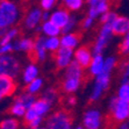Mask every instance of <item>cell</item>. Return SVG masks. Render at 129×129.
<instances>
[{
  "label": "cell",
  "mask_w": 129,
  "mask_h": 129,
  "mask_svg": "<svg viewBox=\"0 0 129 129\" xmlns=\"http://www.w3.org/2000/svg\"><path fill=\"white\" fill-rule=\"evenodd\" d=\"M127 117H129V101L120 98H113L109 105V112L105 116V127L115 128Z\"/></svg>",
  "instance_id": "1"
},
{
  "label": "cell",
  "mask_w": 129,
  "mask_h": 129,
  "mask_svg": "<svg viewBox=\"0 0 129 129\" xmlns=\"http://www.w3.org/2000/svg\"><path fill=\"white\" fill-rule=\"evenodd\" d=\"M75 120V115L71 111L68 109H60V111L55 112L47 120V127L48 128H70Z\"/></svg>",
  "instance_id": "2"
},
{
  "label": "cell",
  "mask_w": 129,
  "mask_h": 129,
  "mask_svg": "<svg viewBox=\"0 0 129 129\" xmlns=\"http://www.w3.org/2000/svg\"><path fill=\"white\" fill-rule=\"evenodd\" d=\"M18 18V8L9 0H0V27L12 26Z\"/></svg>",
  "instance_id": "3"
},
{
  "label": "cell",
  "mask_w": 129,
  "mask_h": 129,
  "mask_svg": "<svg viewBox=\"0 0 129 129\" xmlns=\"http://www.w3.org/2000/svg\"><path fill=\"white\" fill-rule=\"evenodd\" d=\"M20 71V63L11 56L0 57V73H5L11 77H16Z\"/></svg>",
  "instance_id": "4"
},
{
  "label": "cell",
  "mask_w": 129,
  "mask_h": 129,
  "mask_svg": "<svg viewBox=\"0 0 129 129\" xmlns=\"http://www.w3.org/2000/svg\"><path fill=\"white\" fill-rule=\"evenodd\" d=\"M16 90V84L13 80V77L5 73H0V94L1 96L12 95Z\"/></svg>",
  "instance_id": "5"
},
{
  "label": "cell",
  "mask_w": 129,
  "mask_h": 129,
  "mask_svg": "<svg viewBox=\"0 0 129 129\" xmlns=\"http://www.w3.org/2000/svg\"><path fill=\"white\" fill-rule=\"evenodd\" d=\"M72 55V51L70 48H66L63 47L60 49H56L55 50V54L52 55V57L56 60V65H57V69H62V68H65L70 62V57Z\"/></svg>",
  "instance_id": "6"
},
{
  "label": "cell",
  "mask_w": 129,
  "mask_h": 129,
  "mask_svg": "<svg viewBox=\"0 0 129 129\" xmlns=\"http://www.w3.org/2000/svg\"><path fill=\"white\" fill-rule=\"evenodd\" d=\"M76 58H77V62L80 64V66L84 70L90 68L91 64H92V56H91L90 47L86 44L83 45L81 48H79L76 51Z\"/></svg>",
  "instance_id": "7"
},
{
  "label": "cell",
  "mask_w": 129,
  "mask_h": 129,
  "mask_svg": "<svg viewBox=\"0 0 129 129\" xmlns=\"http://www.w3.org/2000/svg\"><path fill=\"white\" fill-rule=\"evenodd\" d=\"M129 31V19L124 16H116L112 23V33L116 36L124 35Z\"/></svg>",
  "instance_id": "8"
},
{
  "label": "cell",
  "mask_w": 129,
  "mask_h": 129,
  "mask_svg": "<svg viewBox=\"0 0 129 129\" xmlns=\"http://www.w3.org/2000/svg\"><path fill=\"white\" fill-rule=\"evenodd\" d=\"M69 13H68V9L66 8H60L58 12L54 13V14L51 15L50 18V21L52 22V23H55L57 27L59 28H64L68 24V22H69Z\"/></svg>",
  "instance_id": "9"
},
{
  "label": "cell",
  "mask_w": 129,
  "mask_h": 129,
  "mask_svg": "<svg viewBox=\"0 0 129 129\" xmlns=\"http://www.w3.org/2000/svg\"><path fill=\"white\" fill-rule=\"evenodd\" d=\"M100 123H101V120H100V114L96 111H91L87 112L84 116V126L86 128L90 129H94L100 127Z\"/></svg>",
  "instance_id": "10"
},
{
  "label": "cell",
  "mask_w": 129,
  "mask_h": 129,
  "mask_svg": "<svg viewBox=\"0 0 129 129\" xmlns=\"http://www.w3.org/2000/svg\"><path fill=\"white\" fill-rule=\"evenodd\" d=\"M83 68L80 66V64L77 60L71 62L69 65V68L66 69L65 77L66 78H80L83 77Z\"/></svg>",
  "instance_id": "11"
},
{
  "label": "cell",
  "mask_w": 129,
  "mask_h": 129,
  "mask_svg": "<svg viewBox=\"0 0 129 129\" xmlns=\"http://www.w3.org/2000/svg\"><path fill=\"white\" fill-rule=\"evenodd\" d=\"M81 37H83V34H81L80 31H77V33H73V34H69V35L64 36L63 39H62V45H63V47H66V48L72 49L79 41H80Z\"/></svg>",
  "instance_id": "12"
},
{
  "label": "cell",
  "mask_w": 129,
  "mask_h": 129,
  "mask_svg": "<svg viewBox=\"0 0 129 129\" xmlns=\"http://www.w3.org/2000/svg\"><path fill=\"white\" fill-rule=\"evenodd\" d=\"M80 80V78H65V80L62 84V88L65 93H72L78 88Z\"/></svg>",
  "instance_id": "13"
},
{
  "label": "cell",
  "mask_w": 129,
  "mask_h": 129,
  "mask_svg": "<svg viewBox=\"0 0 129 129\" xmlns=\"http://www.w3.org/2000/svg\"><path fill=\"white\" fill-rule=\"evenodd\" d=\"M50 105H51V102L49 101V100H47L45 98H41V99L36 100V101L33 104V106H31V107L35 109V112L39 115H42V114H44L45 112L49 109Z\"/></svg>",
  "instance_id": "14"
},
{
  "label": "cell",
  "mask_w": 129,
  "mask_h": 129,
  "mask_svg": "<svg viewBox=\"0 0 129 129\" xmlns=\"http://www.w3.org/2000/svg\"><path fill=\"white\" fill-rule=\"evenodd\" d=\"M41 16H42V13L39 9H35L33 12H30V14L26 19V26H27V28L33 29L36 24H37V22L41 20Z\"/></svg>",
  "instance_id": "15"
},
{
  "label": "cell",
  "mask_w": 129,
  "mask_h": 129,
  "mask_svg": "<svg viewBox=\"0 0 129 129\" xmlns=\"http://www.w3.org/2000/svg\"><path fill=\"white\" fill-rule=\"evenodd\" d=\"M45 47H47L45 39L41 37V36L37 34V40L34 42V48H35V50L37 51V54H39L40 60L44 59V57H45Z\"/></svg>",
  "instance_id": "16"
},
{
  "label": "cell",
  "mask_w": 129,
  "mask_h": 129,
  "mask_svg": "<svg viewBox=\"0 0 129 129\" xmlns=\"http://www.w3.org/2000/svg\"><path fill=\"white\" fill-rule=\"evenodd\" d=\"M102 68H104V60H102L101 56H100V54L95 55V58H94L92 64H91V75L92 76L99 75L100 72L102 71Z\"/></svg>",
  "instance_id": "17"
},
{
  "label": "cell",
  "mask_w": 129,
  "mask_h": 129,
  "mask_svg": "<svg viewBox=\"0 0 129 129\" xmlns=\"http://www.w3.org/2000/svg\"><path fill=\"white\" fill-rule=\"evenodd\" d=\"M43 31H44L47 35H50V36H56L59 34V27H57L55 23L52 22H45L43 24Z\"/></svg>",
  "instance_id": "18"
},
{
  "label": "cell",
  "mask_w": 129,
  "mask_h": 129,
  "mask_svg": "<svg viewBox=\"0 0 129 129\" xmlns=\"http://www.w3.org/2000/svg\"><path fill=\"white\" fill-rule=\"evenodd\" d=\"M26 111H27V108L24 107L20 101H18V100H15L14 105L9 108V113H11V114L19 115V116H20V115H23L24 113H26Z\"/></svg>",
  "instance_id": "19"
},
{
  "label": "cell",
  "mask_w": 129,
  "mask_h": 129,
  "mask_svg": "<svg viewBox=\"0 0 129 129\" xmlns=\"http://www.w3.org/2000/svg\"><path fill=\"white\" fill-rule=\"evenodd\" d=\"M15 100L20 101L22 105L24 106V107L27 108V109L31 107V106H33V104L35 102V98H34L31 94H22V95L18 96Z\"/></svg>",
  "instance_id": "20"
},
{
  "label": "cell",
  "mask_w": 129,
  "mask_h": 129,
  "mask_svg": "<svg viewBox=\"0 0 129 129\" xmlns=\"http://www.w3.org/2000/svg\"><path fill=\"white\" fill-rule=\"evenodd\" d=\"M33 47H34V42L29 39L20 40V41L14 45V48L16 49V50H27V51L29 50V49H31Z\"/></svg>",
  "instance_id": "21"
},
{
  "label": "cell",
  "mask_w": 129,
  "mask_h": 129,
  "mask_svg": "<svg viewBox=\"0 0 129 129\" xmlns=\"http://www.w3.org/2000/svg\"><path fill=\"white\" fill-rule=\"evenodd\" d=\"M39 116V114L35 112L33 107H30L27 109V114L24 115V120H23V126L24 127H29V124L35 120L36 117Z\"/></svg>",
  "instance_id": "22"
},
{
  "label": "cell",
  "mask_w": 129,
  "mask_h": 129,
  "mask_svg": "<svg viewBox=\"0 0 129 129\" xmlns=\"http://www.w3.org/2000/svg\"><path fill=\"white\" fill-rule=\"evenodd\" d=\"M37 75V69H36V66L34 65H30L28 66L26 71H24V81L26 83H30L31 80H34Z\"/></svg>",
  "instance_id": "23"
},
{
  "label": "cell",
  "mask_w": 129,
  "mask_h": 129,
  "mask_svg": "<svg viewBox=\"0 0 129 129\" xmlns=\"http://www.w3.org/2000/svg\"><path fill=\"white\" fill-rule=\"evenodd\" d=\"M119 98L122 100L129 101V81H124L119 91Z\"/></svg>",
  "instance_id": "24"
},
{
  "label": "cell",
  "mask_w": 129,
  "mask_h": 129,
  "mask_svg": "<svg viewBox=\"0 0 129 129\" xmlns=\"http://www.w3.org/2000/svg\"><path fill=\"white\" fill-rule=\"evenodd\" d=\"M18 127H19V121L14 120V119L5 120L0 123V128L1 129H15Z\"/></svg>",
  "instance_id": "25"
},
{
  "label": "cell",
  "mask_w": 129,
  "mask_h": 129,
  "mask_svg": "<svg viewBox=\"0 0 129 129\" xmlns=\"http://www.w3.org/2000/svg\"><path fill=\"white\" fill-rule=\"evenodd\" d=\"M63 3L65 4V6L68 7V9L75 11V9H78L81 6L83 0H63Z\"/></svg>",
  "instance_id": "26"
},
{
  "label": "cell",
  "mask_w": 129,
  "mask_h": 129,
  "mask_svg": "<svg viewBox=\"0 0 129 129\" xmlns=\"http://www.w3.org/2000/svg\"><path fill=\"white\" fill-rule=\"evenodd\" d=\"M41 85H42V80H41V79H34V80L30 81L29 85L26 87V91L33 93V92H36V91L39 90L40 87H41Z\"/></svg>",
  "instance_id": "27"
},
{
  "label": "cell",
  "mask_w": 129,
  "mask_h": 129,
  "mask_svg": "<svg viewBox=\"0 0 129 129\" xmlns=\"http://www.w3.org/2000/svg\"><path fill=\"white\" fill-rule=\"evenodd\" d=\"M19 34V30L18 29H12V30H9L8 33L6 34V35L3 37V40H1V42H0V44L1 45H5L7 44V43H9V41L14 37V36H16Z\"/></svg>",
  "instance_id": "28"
},
{
  "label": "cell",
  "mask_w": 129,
  "mask_h": 129,
  "mask_svg": "<svg viewBox=\"0 0 129 129\" xmlns=\"http://www.w3.org/2000/svg\"><path fill=\"white\" fill-rule=\"evenodd\" d=\"M117 52H119L120 55L129 52V34L127 35V37L124 39V41L119 45V50H117Z\"/></svg>",
  "instance_id": "29"
},
{
  "label": "cell",
  "mask_w": 129,
  "mask_h": 129,
  "mask_svg": "<svg viewBox=\"0 0 129 129\" xmlns=\"http://www.w3.org/2000/svg\"><path fill=\"white\" fill-rule=\"evenodd\" d=\"M43 98H45V99L49 100L50 102L55 101V99L57 98V91L55 90V88H49V90H47L44 92V95H43Z\"/></svg>",
  "instance_id": "30"
},
{
  "label": "cell",
  "mask_w": 129,
  "mask_h": 129,
  "mask_svg": "<svg viewBox=\"0 0 129 129\" xmlns=\"http://www.w3.org/2000/svg\"><path fill=\"white\" fill-rule=\"evenodd\" d=\"M58 44H59V40H58L57 37H55V36H52L51 39H49L48 41H47V48L50 49L51 51L56 50V49L58 48Z\"/></svg>",
  "instance_id": "31"
},
{
  "label": "cell",
  "mask_w": 129,
  "mask_h": 129,
  "mask_svg": "<svg viewBox=\"0 0 129 129\" xmlns=\"http://www.w3.org/2000/svg\"><path fill=\"white\" fill-rule=\"evenodd\" d=\"M113 66H114V58H108L105 63H104L102 72H107V73H109V71H111V69L113 68Z\"/></svg>",
  "instance_id": "32"
},
{
  "label": "cell",
  "mask_w": 129,
  "mask_h": 129,
  "mask_svg": "<svg viewBox=\"0 0 129 129\" xmlns=\"http://www.w3.org/2000/svg\"><path fill=\"white\" fill-rule=\"evenodd\" d=\"M55 1H56V0H42V1H41L42 8H43V9H45V11L50 9L51 7H52V5H54Z\"/></svg>",
  "instance_id": "33"
},
{
  "label": "cell",
  "mask_w": 129,
  "mask_h": 129,
  "mask_svg": "<svg viewBox=\"0 0 129 129\" xmlns=\"http://www.w3.org/2000/svg\"><path fill=\"white\" fill-rule=\"evenodd\" d=\"M73 24H75V19L72 18V19H70V20H69L68 24H66L65 27L63 28V30H62V31H63V34H64V33H68V31H69V30L71 29L72 27H73Z\"/></svg>",
  "instance_id": "34"
},
{
  "label": "cell",
  "mask_w": 129,
  "mask_h": 129,
  "mask_svg": "<svg viewBox=\"0 0 129 129\" xmlns=\"http://www.w3.org/2000/svg\"><path fill=\"white\" fill-rule=\"evenodd\" d=\"M92 19H93V18H91V16H88V18H87V19H85L84 21L81 22V24H80V26H81V27H83V29H87V28L90 27V26H91V23H92Z\"/></svg>",
  "instance_id": "35"
},
{
  "label": "cell",
  "mask_w": 129,
  "mask_h": 129,
  "mask_svg": "<svg viewBox=\"0 0 129 129\" xmlns=\"http://www.w3.org/2000/svg\"><path fill=\"white\" fill-rule=\"evenodd\" d=\"M12 50V45L9 44V43H7V44L5 45H1V48H0V55L5 54V52H7V51Z\"/></svg>",
  "instance_id": "36"
},
{
  "label": "cell",
  "mask_w": 129,
  "mask_h": 129,
  "mask_svg": "<svg viewBox=\"0 0 129 129\" xmlns=\"http://www.w3.org/2000/svg\"><path fill=\"white\" fill-rule=\"evenodd\" d=\"M40 122H41V115H39V116L36 117L33 122L30 123V124H29V128H36V127H39V123Z\"/></svg>",
  "instance_id": "37"
},
{
  "label": "cell",
  "mask_w": 129,
  "mask_h": 129,
  "mask_svg": "<svg viewBox=\"0 0 129 129\" xmlns=\"http://www.w3.org/2000/svg\"><path fill=\"white\" fill-rule=\"evenodd\" d=\"M117 3H119V0H107V4H108V6H109V8L112 6H116Z\"/></svg>",
  "instance_id": "38"
},
{
  "label": "cell",
  "mask_w": 129,
  "mask_h": 129,
  "mask_svg": "<svg viewBox=\"0 0 129 129\" xmlns=\"http://www.w3.org/2000/svg\"><path fill=\"white\" fill-rule=\"evenodd\" d=\"M101 1H104V0H87V3L90 4L91 6H95V5H98Z\"/></svg>",
  "instance_id": "39"
},
{
  "label": "cell",
  "mask_w": 129,
  "mask_h": 129,
  "mask_svg": "<svg viewBox=\"0 0 129 129\" xmlns=\"http://www.w3.org/2000/svg\"><path fill=\"white\" fill-rule=\"evenodd\" d=\"M5 33H6V28H1V27H0V36H3Z\"/></svg>",
  "instance_id": "40"
},
{
  "label": "cell",
  "mask_w": 129,
  "mask_h": 129,
  "mask_svg": "<svg viewBox=\"0 0 129 129\" xmlns=\"http://www.w3.org/2000/svg\"><path fill=\"white\" fill-rule=\"evenodd\" d=\"M1 98H3V96H1V94H0V99H1Z\"/></svg>",
  "instance_id": "41"
}]
</instances>
